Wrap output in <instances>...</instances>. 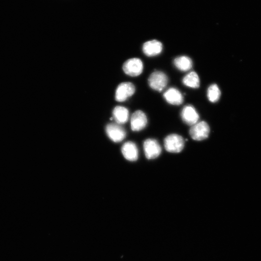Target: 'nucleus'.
<instances>
[{
    "label": "nucleus",
    "mask_w": 261,
    "mask_h": 261,
    "mask_svg": "<svg viewBox=\"0 0 261 261\" xmlns=\"http://www.w3.org/2000/svg\"><path fill=\"white\" fill-rule=\"evenodd\" d=\"M163 97L169 103L172 105H178L181 104L184 100L181 92L176 88L171 87L164 93Z\"/></svg>",
    "instance_id": "nucleus-11"
},
{
    "label": "nucleus",
    "mask_w": 261,
    "mask_h": 261,
    "mask_svg": "<svg viewBox=\"0 0 261 261\" xmlns=\"http://www.w3.org/2000/svg\"><path fill=\"white\" fill-rule=\"evenodd\" d=\"M210 128L204 121L198 122L191 126L189 130V135L194 140L202 141L208 137Z\"/></svg>",
    "instance_id": "nucleus-3"
},
{
    "label": "nucleus",
    "mask_w": 261,
    "mask_h": 261,
    "mask_svg": "<svg viewBox=\"0 0 261 261\" xmlns=\"http://www.w3.org/2000/svg\"><path fill=\"white\" fill-rule=\"evenodd\" d=\"M220 95V90L217 84H212L208 87L207 90V96L210 102H218Z\"/></svg>",
    "instance_id": "nucleus-16"
},
{
    "label": "nucleus",
    "mask_w": 261,
    "mask_h": 261,
    "mask_svg": "<svg viewBox=\"0 0 261 261\" xmlns=\"http://www.w3.org/2000/svg\"><path fill=\"white\" fill-rule=\"evenodd\" d=\"M162 47L161 42L156 40H153L144 44L143 51L146 56L153 57L159 55L162 50Z\"/></svg>",
    "instance_id": "nucleus-10"
},
{
    "label": "nucleus",
    "mask_w": 261,
    "mask_h": 261,
    "mask_svg": "<svg viewBox=\"0 0 261 261\" xmlns=\"http://www.w3.org/2000/svg\"><path fill=\"white\" fill-rule=\"evenodd\" d=\"M164 145L166 151L171 153H179L184 146L183 138L177 134L167 136L164 140Z\"/></svg>",
    "instance_id": "nucleus-1"
},
{
    "label": "nucleus",
    "mask_w": 261,
    "mask_h": 261,
    "mask_svg": "<svg viewBox=\"0 0 261 261\" xmlns=\"http://www.w3.org/2000/svg\"><path fill=\"white\" fill-rule=\"evenodd\" d=\"M124 158L130 161L136 160L138 158V150L136 145L132 142L125 143L121 148Z\"/></svg>",
    "instance_id": "nucleus-12"
},
{
    "label": "nucleus",
    "mask_w": 261,
    "mask_h": 261,
    "mask_svg": "<svg viewBox=\"0 0 261 261\" xmlns=\"http://www.w3.org/2000/svg\"><path fill=\"white\" fill-rule=\"evenodd\" d=\"M135 88L130 82H123L120 84L116 88L115 94L116 100L122 102L126 101L135 92Z\"/></svg>",
    "instance_id": "nucleus-5"
},
{
    "label": "nucleus",
    "mask_w": 261,
    "mask_h": 261,
    "mask_svg": "<svg viewBox=\"0 0 261 261\" xmlns=\"http://www.w3.org/2000/svg\"><path fill=\"white\" fill-rule=\"evenodd\" d=\"M124 72L131 76L139 75L143 71V63L138 58H132L126 60L123 66Z\"/></svg>",
    "instance_id": "nucleus-4"
},
{
    "label": "nucleus",
    "mask_w": 261,
    "mask_h": 261,
    "mask_svg": "<svg viewBox=\"0 0 261 261\" xmlns=\"http://www.w3.org/2000/svg\"><path fill=\"white\" fill-rule=\"evenodd\" d=\"M174 64L179 70L187 72L190 70L192 67L191 59L186 56H181L174 58Z\"/></svg>",
    "instance_id": "nucleus-14"
},
{
    "label": "nucleus",
    "mask_w": 261,
    "mask_h": 261,
    "mask_svg": "<svg viewBox=\"0 0 261 261\" xmlns=\"http://www.w3.org/2000/svg\"><path fill=\"white\" fill-rule=\"evenodd\" d=\"M147 119L145 114L141 110L134 112L130 118V127L133 131H140L146 126Z\"/></svg>",
    "instance_id": "nucleus-8"
},
{
    "label": "nucleus",
    "mask_w": 261,
    "mask_h": 261,
    "mask_svg": "<svg viewBox=\"0 0 261 261\" xmlns=\"http://www.w3.org/2000/svg\"><path fill=\"white\" fill-rule=\"evenodd\" d=\"M168 81L167 76L162 72H153L148 79V85L154 90L161 91L166 87Z\"/></svg>",
    "instance_id": "nucleus-2"
},
{
    "label": "nucleus",
    "mask_w": 261,
    "mask_h": 261,
    "mask_svg": "<svg viewBox=\"0 0 261 261\" xmlns=\"http://www.w3.org/2000/svg\"><path fill=\"white\" fill-rule=\"evenodd\" d=\"M113 115L116 123L120 125L128 121L129 113L128 110L125 107L117 106L114 109Z\"/></svg>",
    "instance_id": "nucleus-13"
},
{
    "label": "nucleus",
    "mask_w": 261,
    "mask_h": 261,
    "mask_svg": "<svg viewBox=\"0 0 261 261\" xmlns=\"http://www.w3.org/2000/svg\"><path fill=\"white\" fill-rule=\"evenodd\" d=\"M144 149L147 159H154L160 156L161 148L158 142L153 139H147L144 143Z\"/></svg>",
    "instance_id": "nucleus-6"
},
{
    "label": "nucleus",
    "mask_w": 261,
    "mask_h": 261,
    "mask_svg": "<svg viewBox=\"0 0 261 261\" xmlns=\"http://www.w3.org/2000/svg\"><path fill=\"white\" fill-rule=\"evenodd\" d=\"M182 120L187 125L192 126L198 122L199 116L196 109L191 105L185 106L181 113Z\"/></svg>",
    "instance_id": "nucleus-9"
},
{
    "label": "nucleus",
    "mask_w": 261,
    "mask_h": 261,
    "mask_svg": "<svg viewBox=\"0 0 261 261\" xmlns=\"http://www.w3.org/2000/svg\"><path fill=\"white\" fill-rule=\"evenodd\" d=\"M106 132L109 138L115 142L122 141L126 136V131L120 124L110 123L106 127Z\"/></svg>",
    "instance_id": "nucleus-7"
},
{
    "label": "nucleus",
    "mask_w": 261,
    "mask_h": 261,
    "mask_svg": "<svg viewBox=\"0 0 261 261\" xmlns=\"http://www.w3.org/2000/svg\"><path fill=\"white\" fill-rule=\"evenodd\" d=\"M184 85L189 87L196 88L200 86V79L197 73L192 71L186 74L182 79Z\"/></svg>",
    "instance_id": "nucleus-15"
}]
</instances>
